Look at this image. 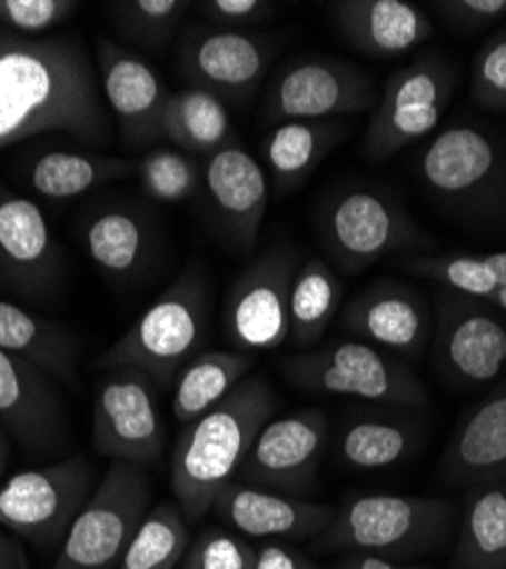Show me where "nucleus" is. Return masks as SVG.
<instances>
[{"label": "nucleus", "instance_id": "nucleus-1", "mask_svg": "<svg viewBox=\"0 0 506 569\" xmlns=\"http://www.w3.org/2000/svg\"><path fill=\"white\" fill-rule=\"evenodd\" d=\"M43 132L103 144L110 132L99 76L76 37L0 30V151Z\"/></svg>", "mask_w": 506, "mask_h": 569}, {"label": "nucleus", "instance_id": "nucleus-2", "mask_svg": "<svg viewBox=\"0 0 506 569\" xmlns=\"http://www.w3.org/2000/svg\"><path fill=\"white\" fill-rule=\"evenodd\" d=\"M279 397L262 376H247L219 406L182 426L171 451V492L188 521L212 510L217 492L236 479Z\"/></svg>", "mask_w": 506, "mask_h": 569}, {"label": "nucleus", "instance_id": "nucleus-3", "mask_svg": "<svg viewBox=\"0 0 506 569\" xmlns=\"http://www.w3.org/2000/svg\"><path fill=\"white\" fill-rule=\"evenodd\" d=\"M462 506L447 497L360 492L347 497L325 533L312 540L321 553H375L406 562L454 545Z\"/></svg>", "mask_w": 506, "mask_h": 569}, {"label": "nucleus", "instance_id": "nucleus-4", "mask_svg": "<svg viewBox=\"0 0 506 569\" xmlns=\"http://www.w3.org/2000/svg\"><path fill=\"white\" fill-rule=\"evenodd\" d=\"M208 321V280L199 264H190L140 319L99 356L97 367L106 371H140L158 390H171L178 371L206 342Z\"/></svg>", "mask_w": 506, "mask_h": 569}, {"label": "nucleus", "instance_id": "nucleus-5", "mask_svg": "<svg viewBox=\"0 0 506 569\" xmlns=\"http://www.w3.org/2000/svg\"><path fill=\"white\" fill-rule=\"evenodd\" d=\"M416 176L454 217L495 221L506 214V149L482 126L454 123L438 132L416 158Z\"/></svg>", "mask_w": 506, "mask_h": 569}, {"label": "nucleus", "instance_id": "nucleus-6", "mask_svg": "<svg viewBox=\"0 0 506 569\" xmlns=\"http://www.w3.org/2000/svg\"><path fill=\"white\" fill-rule=\"evenodd\" d=\"M317 234L343 273H360L388 256L431 253L434 240L404 203L375 187H343L319 208Z\"/></svg>", "mask_w": 506, "mask_h": 569}, {"label": "nucleus", "instance_id": "nucleus-7", "mask_svg": "<svg viewBox=\"0 0 506 569\" xmlns=\"http://www.w3.org/2000/svg\"><path fill=\"white\" fill-rule=\"evenodd\" d=\"M288 383L306 395L349 397L384 408H425L429 390L406 360L351 338L281 362Z\"/></svg>", "mask_w": 506, "mask_h": 569}, {"label": "nucleus", "instance_id": "nucleus-8", "mask_svg": "<svg viewBox=\"0 0 506 569\" xmlns=\"http://www.w3.org/2000/svg\"><path fill=\"white\" fill-rule=\"evenodd\" d=\"M151 499L153 486L145 467L110 462L60 545L53 569H117L151 510Z\"/></svg>", "mask_w": 506, "mask_h": 569}, {"label": "nucleus", "instance_id": "nucleus-9", "mask_svg": "<svg viewBox=\"0 0 506 569\" xmlns=\"http://www.w3.org/2000/svg\"><path fill=\"white\" fill-rule=\"evenodd\" d=\"M458 78V67L436 51L397 69L386 80L379 106L365 128L363 156L370 162H386L436 130Z\"/></svg>", "mask_w": 506, "mask_h": 569}, {"label": "nucleus", "instance_id": "nucleus-10", "mask_svg": "<svg viewBox=\"0 0 506 569\" xmlns=\"http://www.w3.org/2000/svg\"><path fill=\"white\" fill-rule=\"evenodd\" d=\"M434 367L456 392L493 386L506 369V315L479 297L436 284Z\"/></svg>", "mask_w": 506, "mask_h": 569}, {"label": "nucleus", "instance_id": "nucleus-11", "mask_svg": "<svg viewBox=\"0 0 506 569\" xmlns=\"http://www.w3.org/2000/svg\"><path fill=\"white\" fill-rule=\"evenodd\" d=\"M95 488L85 456L23 469L0 486V527L39 549H60Z\"/></svg>", "mask_w": 506, "mask_h": 569}, {"label": "nucleus", "instance_id": "nucleus-12", "mask_svg": "<svg viewBox=\"0 0 506 569\" xmlns=\"http://www.w3.org/2000/svg\"><path fill=\"white\" fill-rule=\"evenodd\" d=\"M379 87L365 69L336 58H299L279 69L262 101L265 121H331L375 112Z\"/></svg>", "mask_w": 506, "mask_h": 569}, {"label": "nucleus", "instance_id": "nucleus-13", "mask_svg": "<svg viewBox=\"0 0 506 569\" xmlns=\"http://www.w3.org/2000/svg\"><path fill=\"white\" fill-rule=\"evenodd\" d=\"M299 264V253L279 244L260 253L234 280L224 328L236 351H274L290 338V292Z\"/></svg>", "mask_w": 506, "mask_h": 569}, {"label": "nucleus", "instance_id": "nucleus-14", "mask_svg": "<svg viewBox=\"0 0 506 569\" xmlns=\"http://www.w3.org/2000/svg\"><path fill=\"white\" fill-rule=\"evenodd\" d=\"M281 39L256 30L192 26L182 34L178 69L186 82L204 89L221 103H240L267 76Z\"/></svg>", "mask_w": 506, "mask_h": 569}, {"label": "nucleus", "instance_id": "nucleus-15", "mask_svg": "<svg viewBox=\"0 0 506 569\" xmlns=\"http://www.w3.org/2000/svg\"><path fill=\"white\" fill-rule=\"evenodd\" d=\"M91 445L112 462L149 467L165 451L158 388L140 371L110 369L91 412Z\"/></svg>", "mask_w": 506, "mask_h": 569}, {"label": "nucleus", "instance_id": "nucleus-16", "mask_svg": "<svg viewBox=\"0 0 506 569\" xmlns=\"http://www.w3.org/2000/svg\"><path fill=\"white\" fill-rule=\"evenodd\" d=\"M327 447L329 417L325 410L306 408L269 419L234 481L292 497L312 492Z\"/></svg>", "mask_w": 506, "mask_h": 569}, {"label": "nucleus", "instance_id": "nucleus-17", "mask_svg": "<svg viewBox=\"0 0 506 569\" xmlns=\"http://www.w3.org/2000/svg\"><path fill=\"white\" fill-rule=\"evenodd\" d=\"M340 330L401 360H420L431 336V312L413 284L379 278L345 306Z\"/></svg>", "mask_w": 506, "mask_h": 569}, {"label": "nucleus", "instance_id": "nucleus-18", "mask_svg": "<svg viewBox=\"0 0 506 569\" xmlns=\"http://www.w3.org/2000/svg\"><path fill=\"white\" fill-rule=\"evenodd\" d=\"M212 512L221 525L247 540L290 545L325 533L336 508L231 481L217 492Z\"/></svg>", "mask_w": 506, "mask_h": 569}, {"label": "nucleus", "instance_id": "nucleus-19", "mask_svg": "<svg viewBox=\"0 0 506 569\" xmlns=\"http://www.w3.org/2000/svg\"><path fill=\"white\" fill-rule=\"evenodd\" d=\"M62 249L30 199L0 187V276L26 297L51 295L62 273Z\"/></svg>", "mask_w": 506, "mask_h": 569}, {"label": "nucleus", "instance_id": "nucleus-20", "mask_svg": "<svg viewBox=\"0 0 506 569\" xmlns=\"http://www.w3.org/2000/svg\"><path fill=\"white\" fill-rule=\"evenodd\" d=\"M56 378L37 365L0 351V426L30 451L46 453L67 436Z\"/></svg>", "mask_w": 506, "mask_h": 569}, {"label": "nucleus", "instance_id": "nucleus-21", "mask_svg": "<svg viewBox=\"0 0 506 569\" xmlns=\"http://www.w3.org/2000/svg\"><path fill=\"white\" fill-rule=\"evenodd\" d=\"M438 473L462 488L506 481V378L458 419Z\"/></svg>", "mask_w": 506, "mask_h": 569}, {"label": "nucleus", "instance_id": "nucleus-22", "mask_svg": "<svg viewBox=\"0 0 506 569\" xmlns=\"http://www.w3.org/2000/svg\"><path fill=\"white\" fill-rule=\"evenodd\" d=\"M204 187L228 240L242 251L254 249L269 203L267 173L258 160L236 141L204 162Z\"/></svg>", "mask_w": 506, "mask_h": 569}, {"label": "nucleus", "instance_id": "nucleus-23", "mask_svg": "<svg viewBox=\"0 0 506 569\" xmlns=\"http://www.w3.org/2000/svg\"><path fill=\"white\" fill-rule=\"evenodd\" d=\"M97 67L106 101L132 144H149L162 137V114L171 91L156 69L103 39L97 46Z\"/></svg>", "mask_w": 506, "mask_h": 569}, {"label": "nucleus", "instance_id": "nucleus-24", "mask_svg": "<svg viewBox=\"0 0 506 569\" xmlns=\"http://www.w3.org/2000/svg\"><path fill=\"white\" fill-rule=\"evenodd\" d=\"M336 32L370 58H399L434 34L427 12L406 0H336L329 3Z\"/></svg>", "mask_w": 506, "mask_h": 569}, {"label": "nucleus", "instance_id": "nucleus-25", "mask_svg": "<svg viewBox=\"0 0 506 569\" xmlns=\"http://www.w3.org/2000/svg\"><path fill=\"white\" fill-rule=\"evenodd\" d=\"M423 445V423L388 410L354 412L336 442L338 460L347 469L379 471L406 462Z\"/></svg>", "mask_w": 506, "mask_h": 569}, {"label": "nucleus", "instance_id": "nucleus-26", "mask_svg": "<svg viewBox=\"0 0 506 569\" xmlns=\"http://www.w3.org/2000/svg\"><path fill=\"white\" fill-rule=\"evenodd\" d=\"M449 569H506V481L466 488Z\"/></svg>", "mask_w": 506, "mask_h": 569}, {"label": "nucleus", "instance_id": "nucleus-27", "mask_svg": "<svg viewBox=\"0 0 506 569\" xmlns=\"http://www.w3.org/2000/svg\"><path fill=\"white\" fill-rule=\"evenodd\" d=\"M349 126L331 121H288L276 126L262 141V158L279 192H292L304 184L340 141Z\"/></svg>", "mask_w": 506, "mask_h": 569}, {"label": "nucleus", "instance_id": "nucleus-28", "mask_svg": "<svg viewBox=\"0 0 506 569\" xmlns=\"http://www.w3.org/2000/svg\"><path fill=\"white\" fill-rule=\"evenodd\" d=\"M0 351L37 365L60 383H76V338L60 323L10 301H0Z\"/></svg>", "mask_w": 506, "mask_h": 569}, {"label": "nucleus", "instance_id": "nucleus-29", "mask_svg": "<svg viewBox=\"0 0 506 569\" xmlns=\"http://www.w3.org/2000/svg\"><path fill=\"white\" fill-rule=\"evenodd\" d=\"M256 367V356L245 351H204L182 367L171 386V410L188 426L231 395Z\"/></svg>", "mask_w": 506, "mask_h": 569}, {"label": "nucleus", "instance_id": "nucleus-30", "mask_svg": "<svg viewBox=\"0 0 506 569\" xmlns=\"http://www.w3.org/2000/svg\"><path fill=\"white\" fill-rule=\"evenodd\" d=\"M160 134L201 162L238 141L226 106L212 93L195 87L171 91Z\"/></svg>", "mask_w": 506, "mask_h": 569}, {"label": "nucleus", "instance_id": "nucleus-31", "mask_svg": "<svg viewBox=\"0 0 506 569\" xmlns=\"http://www.w3.org/2000/svg\"><path fill=\"white\" fill-rule=\"evenodd\" d=\"M135 171V164L123 158L103 153L49 151L39 156L26 171L32 192L49 201H69L103 182L119 180Z\"/></svg>", "mask_w": 506, "mask_h": 569}, {"label": "nucleus", "instance_id": "nucleus-32", "mask_svg": "<svg viewBox=\"0 0 506 569\" xmlns=\"http://www.w3.org/2000/svg\"><path fill=\"white\" fill-rule=\"evenodd\" d=\"M82 240L91 262L112 280H130L149 253L147 223L132 210L108 208L97 212L85 223Z\"/></svg>", "mask_w": 506, "mask_h": 569}, {"label": "nucleus", "instance_id": "nucleus-33", "mask_svg": "<svg viewBox=\"0 0 506 569\" xmlns=\"http://www.w3.org/2000/svg\"><path fill=\"white\" fill-rule=\"evenodd\" d=\"M343 280L317 258L299 264L290 292V338L308 349L321 340L343 306Z\"/></svg>", "mask_w": 506, "mask_h": 569}, {"label": "nucleus", "instance_id": "nucleus-34", "mask_svg": "<svg viewBox=\"0 0 506 569\" xmlns=\"http://www.w3.org/2000/svg\"><path fill=\"white\" fill-rule=\"evenodd\" d=\"M397 264L416 278L431 280L470 297H484L495 290H506V251L499 253H416L401 256Z\"/></svg>", "mask_w": 506, "mask_h": 569}, {"label": "nucleus", "instance_id": "nucleus-35", "mask_svg": "<svg viewBox=\"0 0 506 569\" xmlns=\"http://www.w3.org/2000/svg\"><path fill=\"white\" fill-rule=\"evenodd\" d=\"M188 545L186 515L176 503H158L132 536L117 569H176Z\"/></svg>", "mask_w": 506, "mask_h": 569}, {"label": "nucleus", "instance_id": "nucleus-36", "mask_svg": "<svg viewBox=\"0 0 506 569\" xmlns=\"http://www.w3.org/2000/svg\"><path fill=\"white\" fill-rule=\"evenodd\" d=\"M145 192L160 203H180L204 184V162L180 149H153L135 167Z\"/></svg>", "mask_w": 506, "mask_h": 569}, {"label": "nucleus", "instance_id": "nucleus-37", "mask_svg": "<svg viewBox=\"0 0 506 569\" xmlns=\"http://www.w3.org/2000/svg\"><path fill=\"white\" fill-rule=\"evenodd\" d=\"M190 8L192 3H186V0H123V3H112L119 28L130 39L147 46H165Z\"/></svg>", "mask_w": 506, "mask_h": 569}, {"label": "nucleus", "instance_id": "nucleus-38", "mask_svg": "<svg viewBox=\"0 0 506 569\" xmlns=\"http://www.w3.org/2000/svg\"><path fill=\"white\" fill-rule=\"evenodd\" d=\"M470 97L486 112H506V26L495 30L477 51Z\"/></svg>", "mask_w": 506, "mask_h": 569}, {"label": "nucleus", "instance_id": "nucleus-39", "mask_svg": "<svg viewBox=\"0 0 506 569\" xmlns=\"http://www.w3.org/2000/svg\"><path fill=\"white\" fill-rule=\"evenodd\" d=\"M256 549L247 538L226 531L208 529L190 540L180 569H251Z\"/></svg>", "mask_w": 506, "mask_h": 569}, {"label": "nucleus", "instance_id": "nucleus-40", "mask_svg": "<svg viewBox=\"0 0 506 569\" xmlns=\"http://www.w3.org/2000/svg\"><path fill=\"white\" fill-rule=\"evenodd\" d=\"M80 3L73 0H0V30L19 37H41L67 21Z\"/></svg>", "mask_w": 506, "mask_h": 569}, {"label": "nucleus", "instance_id": "nucleus-41", "mask_svg": "<svg viewBox=\"0 0 506 569\" xmlns=\"http://www.w3.org/2000/svg\"><path fill=\"white\" fill-rule=\"evenodd\" d=\"M431 10L458 32H482L506 21V0H436Z\"/></svg>", "mask_w": 506, "mask_h": 569}, {"label": "nucleus", "instance_id": "nucleus-42", "mask_svg": "<svg viewBox=\"0 0 506 569\" xmlns=\"http://www.w3.org/2000/svg\"><path fill=\"white\" fill-rule=\"evenodd\" d=\"M210 26L226 30H254L276 14V3L267 0H204L197 6Z\"/></svg>", "mask_w": 506, "mask_h": 569}, {"label": "nucleus", "instance_id": "nucleus-43", "mask_svg": "<svg viewBox=\"0 0 506 569\" xmlns=\"http://www.w3.org/2000/svg\"><path fill=\"white\" fill-rule=\"evenodd\" d=\"M251 569H317V565L288 542H262L256 549Z\"/></svg>", "mask_w": 506, "mask_h": 569}, {"label": "nucleus", "instance_id": "nucleus-44", "mask_svg": "<svg viewBox=\"0 0 506 569\" xmlns=\"http://www.w3.org/2000/svg\"><path fill=\"white\" fill-rule=\"evenodd\" d=\"M331 569H429V567L390 560V558H381L375 553H347Z\"/></svg>", "mask_w": 506, "mask_h": 569}, {"label": "nucleus", "instance_id": "nucleus-45", "mask_svg": "<svg viewBox=\"0 0 506 569\" xmlns=\"http://www.w3.org/2000/svg\"><path fill=\"white\" fill-rule=\"evenodd\" d=\"M0 569H28L19 542L3 527H0Z\"/></svg>", "mask_w": 506, "mask_h": 569}, {"label": "nucleus", "instance_id": "nucleus-46", "mask_svg": "<svg viewBox=\"0 0 506 569\" xmlns=\"http://www.w3.org/2000/svg\"><path fill=\"white\" fill-rule=\"evenodd\" d=\"M8 460H10V440H8V431L0 426V479H3Z\"/></svg>", "mask_w": 506, "mask_h": 569}]
</instances>
